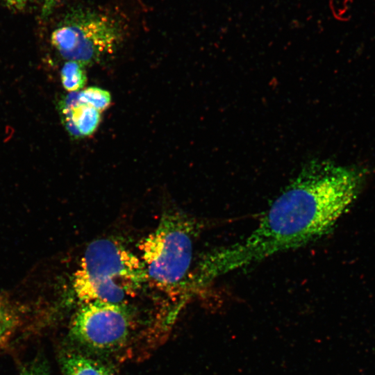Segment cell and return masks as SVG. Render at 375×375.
Here are the masks:
<instances>
[{
    "mask_svg": "<svg viewBox=\"0 0 375 375\" xmlns=\"http://www.w3.org/2000/svg\"><path fill=\"white\" fill-rule=\"evenodd\" d=\"M58 110L62 124L74 138L91 135L100 122V111L81 103L78 92L62 97L58 103Z\"/></svg>",
    "mask_w": 375,
    "mask_h": 375,
    "instance_id": "6",
    "label": "cell"
},
{
    "mask_svg": "<svg viewBox=\"0 0 375 375\" xmlns=\"http://www.w3.org/2000/svg\"><path fill=\"white\" fill-rule=\"evenodd\" d=\"M61 81L67 92H78L86 83L84 65L75 60H67L61 69Z\"/></svg>",
    "mask_w": 375,
    "mask_h": 375,
    "instance_id": "8",
    "label": "cell"
},
{
    "mask_svg": "<svg viewBox=\"0 0 375 375\" xmlns=\"http://www.w3.org/2000/svg\"><path fill=\"white\" fill-rule=\"evenodd\" d=\"M19 322L15 310L8 303L0 299V337L10 338Z\"/></svg>",
    "mask_w": 375,
    "mask_h": 375,
    "instance_id": "10",
    "label": "cell"
},
{
    "mask_svg": "<svg viewBox=\"0 0 375 375\" xmlns=\"http://www.w3.org/2000/svg\"><path fill=\"white\" fill-rule=\"evenodd\" d=\"M148 281L140 257L115 240L99 238L87 247L74 272L72 288L83 303H123Z\"/></svg>",
    "mask_w": 375,
    "mask_h": 375,
    "instance_id": "2",
    "label": "cell"
},
{
    "mask_svg": "<svg viewBox=\"0 0 375 375\" xmlns=\"http://www.w3.org/2000/svg\"><path fill=\"white\" fill-rule=\"evenodd\" d=\"M359 175L328 160L307 163L244 239L208 254L203 282L301 247L326 234L356 198Z\"/></svg>",
    "mask_w": 375,
    "mask_h": 375,
    "instance_id": "1",
    "label": "cell"
},
{
    "mask_svg": "<svg viewBox=\"0 0 375 375\" xmlns=\"http://www.w3.org/2000/svg\"><path fill=\"white\" fill-rule=\"evenodd\" d=\"M78 98L81 103L92 106L99 111L108 108L111 102L109 92L97 87H90L78 92Z\"/></svg>",
    "mask_w": 375,
    "mask_h": 375,
    "instance_id": "9",
    "label": "cell"
},
{
    "mask_svg": "<svg viewBox=\"0 0 375 375\" xmlns=\"http://www.w3.org/2000/svg\"><path fill=\"white\" fill-rule=\"evenodd\" d=\"M22 375H49L44 364L36 362L24 367Z\"/></svg>",
    "mask_w": 375,
    "mask_h": 375,
    "instance_id": "11",
    "label": "cell"
},
{
    "mask_svg": "<svg viewBox=\"0 0 375 375\" xmlns=\"http://www.w3.org/2000/svg\"><path fill=\"white\" fill-rule=\"evenodd\" d=\"M56 0H44V3L42 10V15L43 17H47L51 12Z\"/></svg>",
    "mask_w": 375,
    "mask_h": 375,
    "instance_id": "12",
    "label": "cell"
},
{
    "mask_svg": "<svg viewBox=\"0 0 375 375\" xmlns=\"http://www.w3.org/2000/svg\"><path fill=\"white\" fill-rule=\"evenodd\" d=\"M122 36L121 26L110 15L76 8L68 12L57 26L51 40L62 58L85 65L112 53Z\"/></svg>",
    "mask_w": 375,
    "mask_h": 375,
    "instance_id": "4",
    "label": "cell"
},
{
    "mask_svg": "<svg viewBox=\"0 0 375 375\" xmlns=\"http://www.w3.org/2000/svg\"><path fill=\"white\" fill-rule=\"evenodd\" d=\"M9 338L0 337V349L4 347L8 341Z\"/></svg>",
    "mask_w": 375,
    "mask_h": 375,
    "instance_id": "14",
    "label": "cell"
},
{
    "mask_svg": "<svg viewBox=\"0 0 375 375\" xmlns=\"http://www.w3.org/2000/svg\"><path fill=\"white\" fill-rule=\"evenodd\" d=\"M62 367L65 375H115L101 363L76 353L65 356Z\"/></svg>",
    "mask_w": 375,
    "mask_h": 375,
    "instance_id": "7",
    "label": "cell"
},
{
    "mask_svg": "<svg viewBox=\"0 0 375 375\" xmlns=\"http://www.w3.org/2000/svg\"><path fill=\"white\" fill-rule=\"evenodd\" d=\"M7 3L11 6H19L21 7L24 3H25L28 0H5Z\"/></svg>",
    "mask_w": 375,
    "mask_h": 375,
    "instance_id": "13",
    "label": "cell"
},
{
    "mask_svg": "<svg viewBox=\"0 0 375 375\" xmlns=\"http://www.w3.org/2000/svg\"><path fill=\"white\" fill-rule=\"evenodd\" d=\"M197 231V222L183 212L170 208L162 213L155 229L138 244L149 281L169 290L183 284Z\"/></svg>",
    "mask_w": 375,
    "mask_h": 375,
    "instance_id": "3",
    "label": "cell"
},
{
    "mask_svg": "<svg viewBox=\"0 0 375 375\" xmlns=\"http://www.w3.org/2000/svg\"><path fill=\"white\" fill-rule=\"evenodd\" d=\"M131 319L124 303L93 301L75 313L70 333L81 344L96 351H111L128 339Z\"/></svg>",
    "mask_w": 375,
    "mask_h": 375,
    "instance_id": "5",
    "label": "cell"
}]
</instances>
